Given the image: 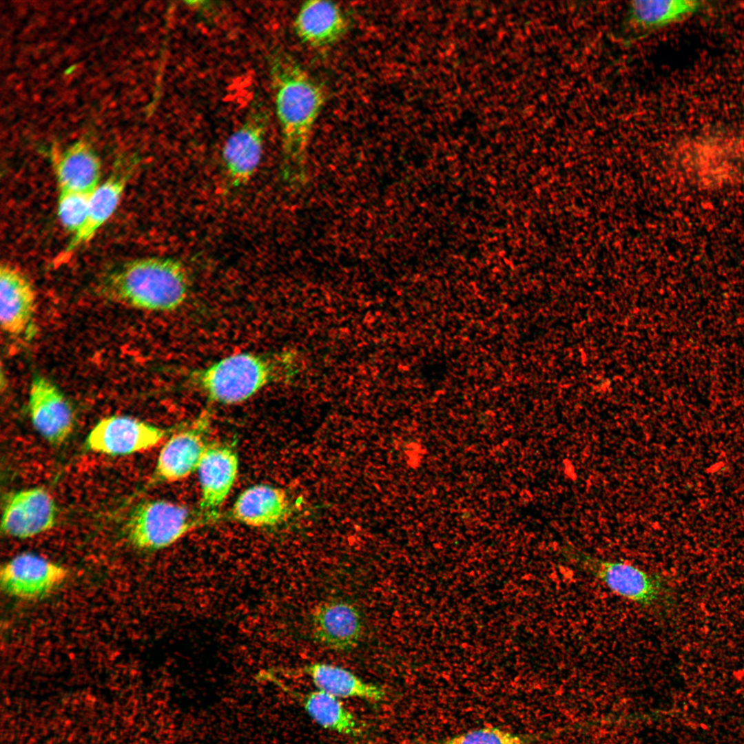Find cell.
<instances>
[{"instance_id": "obj_1", "label": "cell", "mask_w": 744, "mask_h": 744, "mask_svg": "<svg viewBox=\"0 0 744 744\" xmlns=\"http://www.w3.org/2000/svg\"><path fill=\"white\" fill-rule=\"evenodd\" d=\"M189 278L184 265L169 257L134 258L110 272L102 291L110 300L137 309L171 311L187 298Z\"/></svg>"}, {"instance_id": "obj_2", "label": "cell", "mask_w": 744, "mask_h": 744, "mask_svg": "<svg viewBox=\"0 0 744 744\" xmlns=\"http://www.w3.org/2000/svg\"><path fill=\"white\" fill-rule=\"evenodd\" d=\"M276 112L285 159L298 163L305 155L313 128L324 105L321 85L291 56L279 54L271 62Z\"/></svg>"}, {"instance_id": "obj_3", "label": "cell", "mask_w": 744, "mask_h": 744, "mask_svg": "<svg viewBox=\"0 0 744 744\" xmlns=\"http://www.w3.org/2000/svg\"><path fill=\"white\" fill-rule=\"evenodd\" d=\"M287 360L283 356L238 353L194 371L192 380L209 401L237 404L282 377Z\"/></svg>"}, {"instance_id": "obj_4", "label": "cell", "mask_w": 744, "mask_h": 744, "mask_svg": "<svg viewBox=\"0 0 744 744\" xmlns=\"http://www.w3.org/2000/svg\"><path fill=\"white\" fill-rule=\"evenodd\" d=\"M216 515L201 510L197 512L166 500L147 501L140 504L129 517L127 536L139 549L160 550L217 518Z\"/></svg>"}, {"instance_id": "obj_5", "label": "cell", "mask_w": 744, "mask_h": 744, "mask_svg": "<svg viewBox=\"0 0 744 744\" xmlns=\"http://www.w3.org/2000/svg\"><path fill=\"white\" fill-rule=\"evenodd\" d=\"M571 557L580 569L624 599L648 609H656L668 602V586L657 573L628 563L583 554Z\"/></svg>"}, {"instance_id": "obj_6", "label": "cell", "mask_w": 744, "mask_h": 744, "mask_svg": "<svg viewBox=\"0 0 744 744\" xmlns=\"http://www.w3.org/2000/svg\"><path fill=\"white\" fill-rule=\"evenodd\" d=\"M171 431L132 417L112 415L95 424L85 443L94 453L127 455L154 447Z\"/></svg>"}, {"instance_id": "obj_7", "label": "cell", "mask_w": 744, "mask_h": 744, "mask_svg": "<svg viewBox=\"0 0 744 744\" xmlns=\"http://www.w3.org/2000/svg\"><path fill=\"white\" fill-rule=\"evenodd\" d=\"M68 575L67 568L38 555L24 552L2 566L1 588L5 594L23 600L39 599L59 587Z\"/></svg>"}, {"instance_id": "obj_8", "label": "cell", "mask_w": 744, "mask_h": 744, "mask_svg": "<svg viewBox=\"0 0 744 744\" xmlns=\"http://www.w3.org/2000/svg\"><path fill=\"white\" fill-rule=\"evenodd\" d=\"M28 409L34 428L51 444L61 445L72 433L75 422L74 409L62 391L47 378H33Z\"/></svg>"}, {"instance_id": "obj_9", "label": "cell", "mask_w": 744, "mask_h": 744, "mask_svg": "<svg viewBox=\"0 0 744 744\" xmlns=\"http://www.w3.org/2000/svg\"><path fill=\"white\" fill-rule=\"evenodd\" d=\"M57 515L54 499L40 487L21 490L6 500L1 529L7 536L28 539L52 528Z\"/></svg>"}, {"instance_id": "obj_10", "label": "cell", "mask_w": 744, "mask_h": 744, "mask_svg": "<svg viewBox=\"0 0 744 744\" xmlns=\"http://www.w3.org/2000/svg\"><path fill=\"white\" fill-rule=\"evenodd\" d=\"M266 128L265 116L255 113L235 130L222 149L226 178L233 187L246 185L261 161Z\"/></svg>"}, {"instance_id": "obj_11", "label": "cell", "mask_w": 744, "mask_h": 744, "mask_svg": "<svg viewBox=\"0 0 744 744\" xmlns=\"http://www.w3.org/2000/svg\"><path fill=\"white\" fill-rule=\"evenodd\" d=\"M207 419L200 417L191 427L174 434L165 442L156 460L154 482H177L197 470L208 446L204 433Z\"/></svg>"}, {"instance_id": "obj_12", "label": "cell", "mask_w": 744, "mask_h": 744, "mask_svg": "<svg viewBox=\"0 0 744 744\" xmlns=\"http://www.w3.org/2000/svg\"><path fill=\"white\" fill-rule=\"evenodd\" d=\"M238 467V456L232 447L220 443L208 444L196 470L201 510L216 513L234 486Z\"/></svg>"}, {"instance_id": "obj_13", "label": "cell", "mask_w": 744, "mask_h": 744, "mask_svg": "<svg viewBox=\"0 0 744 744\" xmlns=\"http://www.w3.org/2000/svg\"><path fill=\"white\" fill-rule=\"evenodd\" d=\"M36 291L28 277L17 267L3 263L0 267V323L12 336L28 329L36 310Z\"/></svg>"}, {"instance_id": "obj_14", "label": "cell", "mask_w": 744, "mask_h": 744, "mask_svg": "<svg viewBox=\"0 0 744 744\" xmlns=\"http://www.w3.org/2000/svg\"><path fill=\"white\" fill-rule=\"evenodd\" d=\"M293 27L298 37L315 49L330 47L346 33L348 21L344 12L336 3L324 0H309L300 6Z\"/></svg>"}, {"instance_id": "obj_15", "label": "cell", "mask_w": 744, "mask_h": 744, "mask_svg": "<svg viewBox=\"0 0 744 744\" xmlns=\"http://www.w3.org/2000/svg\"><path fill=\"white\" fill-rule=\"evenodd\" d=\"M314 638L326 647L346 651L358 643L362 621L357 608L345 601H333L316 608L311 618Z\"/></svg>"}, {"instance_id": "obj_16", "label": "cell", "mask_w": 744, "mask_h": 744, "mask_svg": "<svg viewBox=\"0 0 744 744\" xmlns=\"http://www.w3.org/2000/svg\"><path fill=\"white\" fill-rule=\"evenodd\" d=\"M289 511L288 497L282 489L258 484L238 495L230 510V517L249 526L267 527L283 521Z\"/></svg>"}, {"instance_id": "obj_17", "label": "cell", "mask_w": 744, "mask_h": 744, "mask_svg": "<svg viewBox=\"0 0 744 744\" xmlns=\"http://www.w3.org/2000/svg\"><path fill=\"white\" fill-rule=\"evenodd\" d=\"M125 176L113 175L101 183L91 196L87 214L81 228L72 236L56 258V264L65 262L90 241L116 210L124 194Z\"/></svg>"}, {"instance_id": "obj_18", "label": "cell", "mask_w": 744, "mask_h": 744, "mask_svg": "<svg viewBox=\"0 0 744 744\" xmlns=\"http://www.w3.org/2000/svg\"><path fill=\"white\" fill-rule=\"evenodd\" d=\"M701 7V2L691 0L632 1L628 6L625 23L632 34L645 37L685 19Z\"/></svg>"}, {"instance_id": "obj_19", "label": "cell", "mask_w": 744, "mask_h": 744, "mask_svg": "<svg viewBox=\"0 0 744 744\" xmlns=\"http://www.w3.org/2000/svg\"><path fill=\"white\" fill-rule=\"evenodd\" d=\"M59 191L93 193L101 178V161L88 144L76 143L54 161Z\"/></svg>"}, {"instance_id": "obj_20", "label": "cell", "mask_w": 744, "mask_h": 744, "mask_svg": "<svg viewBox=\"0 0 744 744\" xmlns=\"http://www.w3.org/2000/svg\"><path fill=\"white\" fill-rule=\"evenodd\" d=\"M318 690L338 698H359L371 701L384 699L383 688L364 681L351 672L339 666L314 663L303 668Z\"/></svg>"}, {"instance_id": "obj_21", "label": "cell", "mask_w": 744, "mask_h": 744, "mask_svg": "<svg viewBox=\"0 0 744 744\" xmlns=\"http://www.w3.org/2000/svg\"><path fill=\"white\" fill-rule=\"evenodd\" d=\"M298 696L309 716L323 728L347 736L362 734L360 723L339 698L319 690Z\"/></svg>"}, {"instance_id": "obj_22", "label": "cell", "mask_w": 744, "mask_h": 744, "mask_svg": "<svg viewBox=\"0 0 744 744\" xmlns=\"http://www.w3.org/2000/svg\"><path fill=\"white\" fill-rule=\"evenodd\" d=\"M530 736L497 727L485 726L444 740L422 744H530Z\"/></svg>"}, {"instance_id": "obj_23", "label": "cell", "mask_w": 744, "mask_h": 744, "mask_svg": "<svg viewBox=\"0 0 744 744\" xmlns=\"http://www.w3.org/2000/svg\"><path fill=\"white\" fill-rule=\"evenodd\" d=\"M93 193L59 191L57 214L61 225L72 235L83 226Z\"/></svg>"}, {"instance_id": "obj_24", "label": "cell", "mask_w": 744, "mask_h": 744, "mask_svg": "<svg viewBox=\"0 0 744 744\" xmlns=\"http://www.w3.org/2000/svg\"><path fill=\"white\" fill-rule=\"evenodd\" d=\"M744 8V2L741 5Z\"/></svg>"}]
</instances>
